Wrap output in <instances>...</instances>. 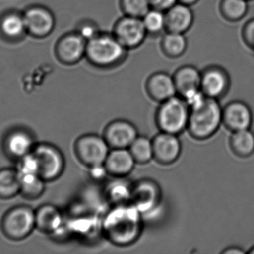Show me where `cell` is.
I'll use <instances>...</instances> for the list:
<instances>
[{"label":"cell","instance_id":"obj_39","mask_svg":"<svg viewBox=\"0 0 254 254\" xmlns=\"http://www.w3.org/2000/svg\"><path fill=\"white\" fill-rule=\"evenodd\" d=\"M248 1H252V0H247Z\"/></svg>","mask_w":254,"mask_h":254},{"label":"cell","instance_id":"obj_9","mask_svg":"<svg viewBox=\"0 0 254 254\" xmlns=\"http://www.w3.org/2000/svg\"><path fill=\"white\" fill-rule=\"evenodd\" d=\"M176 94L188 104L204 95L201 91V71L192 64L181 66L173 75Z\"/></svg>","mask_w":254,"mask_h":254},{"label":"cell","instance_id":"obj_8","mask_svg":"<svg viewBox=\"0 0 254 254\" xmlns=\"http://www.w3.org/2000/svg\"><path fill=\"white\" fill-rule=\"evenodd\" d=\"M112 33L128 51L140 47L148 37L141 18L127 15L116 21Z\"/></svg>","mask_w":254,"mask_h":254},{"label":"cell","instance_id":"obj_30","mask_svg":"<svg viewBox=\"0 0 254 254\" xmlns=\"http://www.w3.org/2000/svg\"><path fill=\"white\" fill-rule=\"evenodd\" d=\"M148 36L158 37L166 32L165 12L150 8L142 18Z\"/></svg>","mask_w":254,"mask_h":254},{"label":"cell","instance_id":"obj_3","mask_svg":"<svg viewBox=\"0 0 254 254\" xmlns=\"http://www.w3.org/2000/svg\"><path fill=\"white\" fill-rule=\"evenodd\" d=\"M128 52L113 33L101 31L87 41L85 58L95 68L112 70L124 64Z\"/></svg>","mask_w":254,"mask_h":254},{"label":"cell","instance_id":"obj_21","mask_svg":"<svg viewBox=\"0 0 254 254\" xmlns=\"http://www.w3.org/2000/svg\"><path fill=\"white\" fill-rule=\"evenodd\" d=\"M35 222L39 231L54 234L64 225V218L58 207L52 204H44L35 212Z\"/></svg>","mask_w":254,"mask_h":254},{"label":"cell","instance_id":"obj_4","mask_svg":"<svg viewBox=\"0 0 254 254\" xmlns=\"http://www.w3.org/2000/svg\"><path fill=\"white\" fill-rule=\"evenodd\" d=\"M189 114V104L176 95L160 103L155 113V123L161 132L179 135L188 128Z\"/></svg>","mask_w":254,"mask_h":254},{"label":"cell","instance_id":"obj_16","mask_svg":"<svg viewBox=\"0 0 254 254\" xmlns=\"http://www.w3.org/2000/svg\"><path fill=\"white\" fill-rule=\"evenodd\" d=\"M253 113L250 107L242 101H233L222 108V124L231 132L251 129Z\"/></svg>","mask_w":254,"mask_h":254},{"label":"cell","instance_id":"obj_24","mask_svg":"<svg viewBox=\"0 0 254 254\" xmlns=\"http://www.w3.org/2000/svg\"><path fill=\"white\" fill-rule=\"evenodd\" d=\"M230 149L240 158H248L254 154V133L251 129L232 132L229 140Z\"/></svg>","mask_w":254,"mask_h":254},{"label":"cell","instance_id":"obj_10","mask_svg":"<svg viewBox=\"0 0 254 254\" xmlns=\"http://www.w3.org/2000/svg\"><path fill=\"white\" fill-rule=\"evenodd\" d=\"M161 198L162 191L155 180L142 178L133 183L130 204L142 214L155 210L161 203Z\"/></svg>","mask_w":254,"mask_h":254},{"label":"cell","instance_id":"obj_37","mask_svg":"<svg viewBox=\"0 0 254 254\" xmlns=\"http://www.w3.org/2000/svg\"><path fill=\"white\" fill-rule=\"evenodd\" d=\"M198 1H199V0H178V2L186 4V5L190 6V7H192V5L196 4Z\"/></svg>","mask_w":254,"mask_h":254},{"label":"cell","instance_id":"obj_19","mask_svg":"<svg viewBox=\"0 0 254 254\" xmlns=\"http://www.w3.org/2000/svg\"><path fill=\"white\" fill-rule=\"evenodd\" d=\"M135 164L128 149H111L104 167L112 177H125L132 171Z\"/></svg>","mask_w":254,"mask_h":254},{"label":"cell","instance_id":"obj_5","mask_svg":"<svg viewBox=\"0 0 254 254\" xmlns=\"http://www.w3.org/2000/svg\"><path fill=\"white\" fill-rule=\"evenodd\" d=\"M37 160L39 175L46 182L59 178L65 167L64 154L57 146L50 143L36 145L32 151Z\"/></svg>","mask_w":254,"mask_h":254},{"label":"cell","instance_id":"obj_1","mask_svg":"<svg viewBox=\"0 0 254 254\" xmlns=\"http://www.w3.org/2000/svg\"><path fill=\"white\" fill-rule=\"evenodd\" d=\"M142 215L130 203L112 206L101 224L104 237L120 247L134 244L143 231Z\"/></svg>","mask_w":254,"mask_h":254},{"label":"cell","instance_id":"obj_31","mask_svg":"<svg viewBox=\"0 0 254 254\" xmlns=\"http://www.w3.org/2000/svg\"><path fill=\"white\" fill-rule=\"evenodd\" d=\"M119 7L123 15L141 19L151 8L149 0H119Z\"/></svg>","mask_w":254,"mask_h":254},{"label":"cell","instance_id":"obj_23","mask_svg":"<svg viewBox=\"0 0 254 254\" xmlns=\"http://www.w3.org/2000/svg\"><path fill=\"white\" fill-rule=\"evenodd\" d=\"M161 52L167 58L177 59L185 55L188 47L185 34L166 31L160 43Z\"/></svg>","mask_w":254,"mask_h":254},{"label":"cell","instance_id":"obj_26","mask_svg":"<svg viewBox=\"0 0 254 254\" xmlns=\"http://www.w3.org/2000/svg\"><path fill=\"white\" fill-rule=\"evenodd\" d=\"M20 193V180L16 169L0 170V198L8 199Z\"/></svg>","mask_w":254,"mask_h":254},{"label":"cell","instance_id":"obj_14","mask_svg":"<svg viewBox=\"0 0 254 254\" xmlns=\"http://www.w3.org/2000/svg\"><path fill=\"white\" fill-rule=\"evenodd\" d=\"M153 160L163 166L176 163L182 154V143L178 135L160 132L152 138Z\"/></svg>","mask_w":254,"mask_h":254},{"label":"cell","instance_id":"obj_33","mask_svg":"<svg viewBox=\"0 0 254 254\" xmlns=\"http://www.w3.org/2000/svg\"><path fill=\"white\" fill-rule=\"evenodd\" d=\"M242 37L246 46L254 50V18L246 22L242 31Z\"/></svg>","mask_w":254,"mask_h":254},{"label":"cell","instance_id":"obj_6","mask_svg":"<svg viewBox=\"0 0 254 254\" xmlns=\"http://www.w3.org/2000/svg\"><path fill=\"white\" fill-rule=\"evenodd\" d=\"M35 228V212L28 206L10 209L1 221L3 233L12 240H24Z\"/></svg>","mask_w":254,"mask_h":254},{"label":"cell","instance_id":"obj_18","mask_svg":"<svg viewBox=\"0 0 254 254\" xmlns=\"http://www.w3.org/2000/svg\"><path fill=\"white\" fill-rule=\"evenodd\" d=\"M166 31L186 34L192 28L195 20L190 6L177 2L165 12Z\"/></svg>","mask_w":254,"mask_h":254},{"label":"cell","instance_id":"obj_13","mask_svg":"<svg viewBox=\"0 0 254 254\" xmlns=\"http://www.w3.org/2000/svg\"><path fill=\"white\" fill-rule=\"evenodd\" d=\"M23 18L27 33L36 38L48 37L55 28L53 13L42 6L30 7L24 13Z\"/></svg>","mask_w":254,"mask_h":254},{"label":"cell","instance_id":"obj_29","mask_svg":"<svg viewBox=\"0 0 254 254\" xmlns=\"http://www.w3.org/2000/svg\"><path fill=\"white\" fill-rule=\"evenodd\" d=\"M136 164H148L153 160V149L152 140L145 136H137V138L128 148Z\"/></svg>","mask_w":254,"mask_h":254},{"label":"cell","instance_id":"obj_36","mask_svg":"<svg viewBox=\"0 0 254 254\" xmlns=\"http://www.w3.org/2000/svg\"><path fill=\"white\" fill-rule=\"evenodd\" d=\"M246 252L240 247H236V246H232V247L227 248L225 250L222 251V254H245Z\"/></svg>","mask_w":254,"mask_h":254},{"label":"cell","instance_id":"obj_34","mask_svg":"<svg viewBox=\"0 0 254 254\" xmlns=\"http://www.w3.org/2000/svg\"><path fill=\"white\" fill-rule=\"evenodd\" d=\"M89 175L92 180L98 182L103 181L107 178V176H110L104 167V164L90 167L89 168Z\"/></svg>","mask_w":254,"mask_h":254},{"label":"cell","instance_id":"obj_7","mask_svg":"<svg viewBox=\"0 0 254 254\" xmlns=\"http://www.w3.org/2000/svg\"><path fill=\"white\" fill-rule=\"evenodd\" d=\"M74 149L78 161L90 168L104 164L111 149L103 136L86 134L77 139Z\"/></svg>","mask_w":254,"mask_h":254},{"label":"cell","instance_id":"obj_38","mask_svg":"<svg viewBox=\"0 0 254 254\" xmlns=\"http://www.w3.org/2000/svg\"><path fill=\"white\" fill-rule=\"evenodd\" d=\"M247 253L249 254H254V246L253 247L251 248L250 250L248 251Z\"/></svg>","mask_w":254,"mask_h":254},{"label":"cell","instance_id":"obj_22","mask_svg":"<svg viewBox=\"0 0 254 254\" xmlns=\"http://www.w3.org/2000/svg\"><path fill=\"white\" fill-rule=\"evenodd\" d=\"M133 183L125 177H113L106 185L105 197L111 206L130 203Z\"/></svg>","mask_w":254,"mask_h":254},{"label":"cell","instance_id":"obj_20","mask_svg":"<svg viewBox=\"0 0 254 254\" xmlns=\"http://www.w3.org/2000/svg\"><path fill=\"white\" fill-rule=\"evenodd\" d=\"M35 146L32 136L25 130L11 131L4 141L6 152L17 160L31 153Z\"/></svg>","mask_w":254,"mask_h":254},{"label":"cell","instance_id":"obj_17","mask_svg":"<svg viewBox=\"0 0 254 254\" xmlns=\"http://www.w3.org/2000/svg\"><path fill=\"white\" fill-rule=\"evenodd\" d=\"M145 89L148 96L158 103L177 95L173 75L164 71L151 74L146 79Z\"/></svg>","mask_w":254,"mask_h":254},{"label":"cell","instance_id":"obj_25","mask_svg":"<svg viewBox=\"0 0 254 254\" xmlns=\"http://www.w3.org/2000/svg\"><path fill=\"white\" fill-rule=\"evenodd\" d=\"M0 31L10 40H19L27 33L23 15L14 12L4 14L0 19Z\"/></svg>","mask_w":254,"mask_h":254},{"label":"cell","instance_id":"obj_11","mask_svg":"<svg viewBox=\"0 0 254 254\" xmlns=\"http://www.w3.org/2000/svg\"><path fill=\"white\" fill-rule=\"evenodd\" d=\"M87 40L74 30L63 35L55 45L56 58L62 64L73 66L86 57Z\"/></svg>","mask_w":254,"mask_h":254},{"label":"cell","instance_id":"obj_32","mask_svg":"<svg viewBox=\"0 0 254 254\" xmlns=\"http://www.w3.org/2000/svg\"><path fill=\"white\" fill-rule=\"evenodd\" d=\"M75 31L87 41L102 31L100 29L99 25L91 19H83L79 21L76 25Z\"/></svg>","mask_w":254,"mask_h":254},{"label":"cell","instance_id":"obj_12","mask_svg":"<svg viewBox=\"0 0 254 254\" xmlns=\"http://www.w3.org/2000/svg\"><path fill=\"white\" fill-rule=\"evenodd\" d=\"M231 77L223 67L210 65L201 71V91L206 97L219 100L228 94Z\"/></svg>","mask_w":254,"mask_h":254},{"label":"cell","instance_id":"obj_27","mask_svg":"<svg viewBox=\"0 0 254 254\" xmlns=\"http://www.w3.org/2000/svg\"><path fill=\"white\" fill-rule=\"evenodd\" d=\"M247 0H221L219 11L225 20L235 22L243 19L249 11Z\"/></svg>","mask_w":254,"mask_h":254},{"label":"cell","instance_id":"obj_28","mask_svg":"<svg viewBox=\"0 0 254 254\" xmlns=\"http://www.w3.org/2000/svg\"><path fill=\"white\" fill-rule=\"evenodd\" d=\"M20 180V194L27 199L40 198L45 191V181L38 174L19 176Z\"/></svg>","mask_w":254,"mask_h":254},{"label":"cell","instance_id":"obj_2","mask_svg":"<svg viewBox=\"0 0 254 254\" xmlns=\"http://www.w3.org/2000/svg\"><path fill=\"white\" fill-rule=\"evenodd\" d=\"M189 106L187 130L190 135L200 141L213 137L222 124V107L219 100L203 95Z\"/></svg>","mask_w":254,"mask_h":254},{"label":"cell","instance_id":"obj_35","mask_svg":"<svg viewBox=\"0 0 254 254\" xmlns=\"http://www.w3.org/2000/svg\"><path fill=\"white\" fill-rule=\"evenodd\" d=\"M151 8L166 12L178 2V0H149Z\"/></svg>","mask_w":254,"mask_h":254},{"label":"cell","instance_id":"obj_15","mask_svg":"<svg viewBox=\"0 0 254 254\" xmlns=\"http://www.w3.org/2000/svg\"><path fill=\"white\" fill-rule=\"evenodd\" d=\"M138 136L134 124L126 119H116L104 128L103 137L110 149H128Z\"/></svg>","mask_w":254,"mask_h":254}]
</instances>
